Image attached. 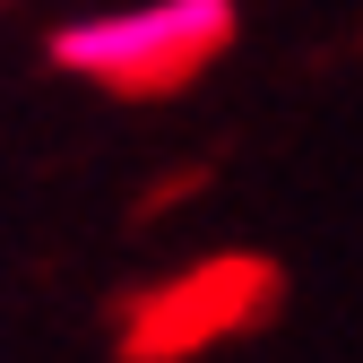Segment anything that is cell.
<instances>
[{"mask_svg": "<svg viewBox=\"0 0 363 363\" xmlns=\"http://www.w3.org/2000/svg\"><path fill=\"white\" fill-rule=\"evenodd\" d=\"M286 268L268 251H199L113 311V363H199L277 320Z\"/></svg>", "mask_w": 363, "mask_h": 363, "instance_id": "cell-2", "label": "cell"}, {"mask_svg": "<svg viewBox=\"0 0 363 363\" xmlns=\"http://www.w3.org/2000/svg\"><path fill=\"white\" fill-rule=\"evenodd\" d=\"M234 35H242L234 0H121V9L61 18L43 35V61L61 78H78V86H96V96L156 104V96L199 86L234 52Z\"/></svg>", "mask_w": 363, "mask_h": 363, "instance_id": "cell-1", "label": "cell"}]
</instances>
